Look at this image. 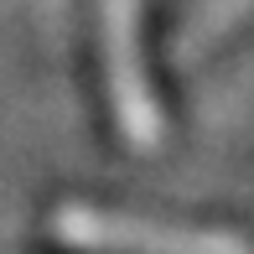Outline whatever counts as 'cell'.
Instances as JSON below:
<instances>
[{"label":"cell","instance_id":"6da1fadb","mask_svg":"<svg viewBox=\"0 0 254 254\" xmlns=\"http://www.w3.org/2000/svg\"><path fill=\"white\" fill-rule=\"evenodd\" d=\"M52 234L78 254H249V244L228 228H187V223H151L130 213L67 202L52 213Z\"/></svg>","mask_w":254,"mask_h":254},{"label":"cell","instance_id":"7a4b0ae2","mask_svg":"<svg viewBox=\"0 0 254 254\" xmlns=\"http://www.w3.org/2000/svg\"><path fill=\"white\" fill-rule=\"evenodd\" d=\"M99 47H104V78H109V104L120 120V135L135 151H156L161 104L140 57V0H99Z\"/></svg>","mask_w":254,"mask_h":254},{"label":"cell","instance_id":"3957f363","mask_svg":"<svg viewBox=\"0 0 254 254\" xmlns=\"http://www.w3.org/2000/svg\"><path fill=\"white\" fill-rule=\"evenodd\" d=\"M244 16H254V0H197V10L177 26V47H171L177 63H197V57L207 47H218Z\"/></svg>","mask_w":254,"mask_h":254}]
</instances>
